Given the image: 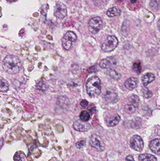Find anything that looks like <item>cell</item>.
<instances>
[{
  "label": "cell",
  "mask_w": 160,
  "mask_h": 161,
  "mask_svg": "<svg viewBox=\"0 0 160 161\" xmlns=\"http://www.w3.org/2000/svg\"><path fill=\"white\" fill-rule=\"evenodd\" d=\"M3 68L9 74L18 73L22 68V63L18 57L8 55L3 60Z\"/></svg>",
  "instance_id": "obj_1"
},
{
  "label": "cell",
  "mask_w": 160,
  "mask_h": 161,
  "mask_svg": "<svg viewBox=\"0 0 160 161\" xmlns=\"http://www.w3.org/2000/svg\"><path fill=\"white\" fill-rule=\"evenodd\" d=\"M86 90L87 94L92 97H95L101 92V81L97 76L90 77L86 83Z\"/></svg>",
  "instance_id": "obj_2"
},
{
  "label": "cell",
  "mask_w": 160,
  "mask_h": 161,
  "mask_svg": "<svg viewBox=\"0 0 160 161\" xmlns=\"http://www.w3.org/2000/svg\"><path fill=\"white\" fill-rule=\"evenodd\" d=\"M103 25V21L101 18L99 17H94L88 22V30L92 34H97L101 30Z\"/></svg>",
  "instance_id": "obj_3"
},
{
  "label": "cell",
  "mask_w": 160,
  "mask_h": 161,
  "mask_svg": "<svg viewBox=\"0 0 160 161\" xmlns=\"http://www.w3.org/2000/svg\"><path fill=\"white\" fill-rule=\"evenodd\" d=\"M118 40L114 36H109L101 46L102 50L105 52H111L116 49L118 44Z\"/></svg>",
  "instance_id": "obj_4"
},
{
  "label": "cell",
  "mask_w": 160,
  "mask_h": 161,
  "mask_svg": "<svg viewBox=\"0 0 160 161\" xmlns=\"http://www.w3.org/2000/svg\"><path fill=\"white\" fill-rule=\"evenodd\" d=\"M77 36L74 32L68 31L62 39V45L65 50H69L72 46V42L77 40Z\"/></svg>",
  "instance_id": "obj_5"
},
{
  "label": "cell",
  "mask_w": 160,
  "mask_h": 161,
  "mask_svg": "<svg viewBox=\"0 0 160 161\" xmlns=\"http://www.w3.org/2000/svg\"><path fill=\"white\" fill-rule=\"evenodd\" d=\"M91 147L99 151H103L105 148V145L101 137L96 134L92 135L90 140Z\"/></svg>",
  "instance_id": "obj_6"
},
{
  "label": "cell",
  "mask_w": 160,
  "mask_h": 161,
  "mask_svg": "<svg viewBox=\"0 0 160 161\" xmlns=\"http://www.w3.org/2000/svg\"><path fill=\"white\" fill-rule=\"evenodd\" d=\"M130 147L136 151L141 152L143 149L144 142L142 138L139 135L132 136L130 139Z\"/></svg>",
  "instance_id": "obj_7"
},
{
  "label": "cell",
  "mask_w": 160,
  "mask_h": 161,
  "mask_svg": "<svg viewBox=\"0 0 160 161\" xmlns=\"http://www.w3.org/2000/svg\"><path fill=\"white\" fill-rule=\"evenodd\" d=\"M54 14L59 19H64L67 15L66 7L62 3H57L54 8Z\"/></svg>",
  "instance_id": "obj_8"
},
{
  "label": "cell",
  "mask_w": 160,
  "mask_h": 161,
  "mask_svg": "<svg viewBox=\"0 0 160 161\" xmlns=\"http://www.w3.org/2000/svg\"><path fill=\"white\" fill-rule=\"evenodd\" d=\"M73 127L77 131L84 132L87 131L91 128V125L88 122H84L80 119L74 122Z\"/></svg>",
  "instance_id": "obj_9"
},
{
  "label": "cell",
  "mask_w": 160,
  "mask_h": 161,
  "mask_svg": "<svg viewBox=\"0 0 160 161\" xmlns=\"http://www.w3.org/2000/svg\"><path fill=\"white\" fill-rule=\"evenodd\" d=\"M139 80L136 77H132L127 79L125 82V86L127 90H132L138 85Z\"/></svg>",
  "instance_id": "obj_10"
},
{
  "label": "cell",
  "mask_w": 160,
  "mask_h": 161,
  "mask_svg": "<svg viewBox=\"0 0 160 161\" xmlns=\"http://www.w3.org/2000/svg\"><path fill=\"white\" fill-rule=\"evenodd\" d=\"M104 99L108 103H115L118 100L117 95L115 92L108 91L104 95Z\"/></svg>",
  "instance_id": "obj_11"
},
{
  "label": "cell",
  "mask_w": 160,
  "mask_h": 161,
  "mask_svg": "<svg viewBox=\"0 0 160 161\" xmlns=\"http://www.w3.org/2000/svg\"><path fill=\"white\" fill-rule=\"evenodd\" d=\"M149 148L153 153L160 155V139L153 140L149 144Z\"/></svg>",
  "instance_id": "obj_12"
},
{
  "label": "cell",
  "mask_w": 160,
  "mask_h": 161,
  "mask_svg": "<svg viewBox=\"0 0 160 161\" xmlns=\"http://www.w3.org/2000/svg\"><path fill=\"white\" fill-rule=\"evenodd\" d=\"M115 65V60L112 58H107L102 59L100 63L99 66L103 69H108Z\"/></svg>",
  "instance_id": "obj_13"
},
{
  "label": "cell",
  "mask_w": 160,
  "mask_h": 161,
  "mask_svg": "<svg viewBox=\"0 0 160 161\" xmlns=\"http://www.w3.org/2000/svg\"><path fill=\"white\" fill-rule=\"evenodd\" d=\"M156 79L155 75L153 74L149 73L144 75L142 78V80L144 86H147L149 83L153 82Z\"/></svg>",
  "instance_id": "obj_14"
},
{
  "label": "cell",
  "mask_w": 160,
  "mask_h": 161,
  "mask_svg": "<svg viewBox=\"0 0 160 161\" xmlns=\"http://www.w3.org/2000/svg\"><path fill=\"white\" fill-rule=\"evenodd\" d=\"M121 14V10L117 7H113L109 8L106 12L107 16L110 18L120 16Z\"/></svg>",
  "instance_id": "obj_15"
},
{
  "label": "cell",
  "mask_w": 160,
  "mask_h": 161,
  "mask_svg": "<svg viewBox=\"0 0 160 161\" xmlns=\"http://www.w3.org/2000/svg\"><path fill=\"white\" fill-rule=\"evenodd\" d=\"M121 120L120 116L118 114H116L111 118H108L106 120L107 125L109 127H114L118 125V123Z\"/></svg>",
  "instance_id": "obj_16"
},
{
  "label": "cell",
  "mask_w": 160,
  "mask_h": 161,
  "mask_svg": "<svg viewBox=\"0 0 160 161\" xmlns=\"http://www.w3.org/2000/svg\"><path fill=\"white\" fill-rule=\"evenodd\" d=\"M139 161H157V158L154 155L151 154H141L139 157Z\"/></svg>",
  "instance_id": "obj_17"
},
{
  "label": "cell",
  "mask_w": 160,
  "mask_h": 161,
  "mask_svg": "<svg viewBox=\"0 0 160 161\" xmlns=\"http://www.w3.org/2000/svg\"><path fill=\"white\" fill-rule=\"evenodd\" d=\"M26 155L24 152L22 151H17L14 156L15 161H25L26 160Z\"/></svg>",
  "instance_id": "obj_18"
},
{
  "label": "cell",
  "mask_w": 160,
  "mask_h": 161,
  "mask_svg": "<svg viewBox=\"0 0 160 161\" xmlns=\"http://www.w3.org/2000/svg\"><path fill=\"white\" fill-rule=\"evenodd\" d=\"M137 108L132 104H126L124 107V110L126 113L132 114L134 113L137 110Z\"/></svg>",
  "instance_id": "obj_19"
},
{
  "label": "cell",
  "mask_w": 160,
  "mask_h": 161,
  "mask_svg": "<svg viewBox=\"0 0 160 161\" xmlns=\"http://www.w3.org/2000/svg\"><path fill=\"white\" fill-rule=\"evenodd\" d=\"M130 29V23L127 20H126L123 23L121 28V32L124 35H126L128 34Z\"/></svg>",
  "instance_id": "obj_20"
},
{
  "label": "cell",
  "mask_w": 160,
  "mask_h": 161,
  "mask_svg": "<svg viewBox=\"0 0 160 161\" xmlns=\"http://www.w3.org/2000/svg\"><path fill=\"white\" fill-rule=\"evenodd\" d=\"M9 89V84L7 80L1 79L0 81V91L2 92H6Z\"/></svg>",
  "instance_id": "obj_21"
},
{
  "label": "cell",
  "mask_w": 160,
  "mask_h": 161,
  "mask_svg": "<svg viewBox=\"0 0 160 161\" xmlns=\"http://www.w3.org/2000/svg\"><path fill=\"white\" fill-rule=\"evenodd\" d=\"M129 99L130 102H131V104L138 108L139 101H140V98L138 96L136 95H132L130 97Z\"/></svg>",
  "instance_id": "obj_22"
},
{
  "label": "cell",
  "mask_w": 160,
  "mask_h": 161,
  "mask_svg": "<svg viewBox=\"0 0 160 161\" xmlns=\"http://www.w3.org/2000/svg\"><path fill=\"white\" fill-rule=\"evenodd\" d=\"M80 119L84 122H88L90 119V114L86 111H83L81 112L80 115Z\"/></svg>",
  "instance_id": "obj_23"
},
{
  "label": "cell",
  "mask_w": 160,
  "mask_h": 161,
  "mask_svg": "<svg viewBox=\"0 0 160 161\" xmlns=\"http://www.w3.org/2000/svg\"><path fill=\"white\" fill-rule=\"evenodd\" d=\"M36 87L38 90L45 91L48 90L49 86L46 82H44V81H39L37 84Z\"/></svg>",
  "instance_id": "obj_24"
},
{
  "label": "cell",
  "mask_w": 160,
  "mask_h": 161,
  "mask_svg": "<svg viewBox=\"0 0 160 161\" xmlns=\"http://www.w3.org/2000/svg\"><path fill=\"white\" fill-rule=\"evenodd\" d=\"M149 5L152 9H157L160 7V0H151Z\"/></svg>",
  "instance_id": "obj_25"
},
{
  "label": "cell",
  "mask_w": 160,
  "mask_h": 161,
  "mask_svg": "<svg viewBox=\"0 0 160 161\" xmlns=\"http://www.w3.org/2000/svg\"><path fill=\"white\" fill-rule=\"evenodd\" d=\"M108 73L112 78H113L114 79H115V80H118L121 77V75L120 74L118 73L115 71L113 70H109Z\"/></svg>",
  "instance_id": "obj_26"
},
{
  "label": "cell",
  "mask_w": 160,
  "mask_h": 161,
  "mask_svg": "<svg viewBox=\"0 0 160 161\" xmlns=\"http://www.w3.org/2000/svg\"><path fill=\"white\" fill-rule=\"evenodd\" d=\"M144 97L146 98H150L152 96V92L147 88H143L142 90Z\"/></svg>",
  "instance_id": "obj_27"
},
{
  "label": "cell",
  "mask_w": 160,
  "mask_h": 161,
  "mask_svg": "<svg viewBox=\"0 0 160 161\" xmlns=\"http://www.w3.org/2000/svg\"><path fill=\"white\" fill-rule=\"evenodd\" d=\"M132 69L137 73H140L142 70V67L140 63H135L133 64Z\"/></svg>",
  "instance_id": "obj_28"
},
{
  "label": "cell",
  "mask_w": 160,
  "mask_h": 161,
  "mask_svg": "<svg viewBox=\"0 0 160 161\" xmlns=\"http://www.w3.org/2000/svg\"><path fill=\"white\" fill-rule=\"evenodd\" d=\"M86 143V142L85 141H81L77 142L76 144V147L79 149H81L85 146Z\"/></svg>",
  "instance_id": "obj_29"
},
{
  "label": "cell",
  "mask_w": 160,
  "mask_h": 161,
  "mask_svg": "<svg viewBox=\"0 0 160 161\" xmlns=\"http://www.w3.org/2000/svg\"><path fill=\"white\" fill-rule=\"evenodd\" d=\"M80 105L83 108H86L88 105V101H87V100H85V99H83V100H82L81 102Z\"/></svg>",
  "instance_id": "obj_30"
},
{
  "label": "cell",
  "mask_w": 160,
  "mask_h": 161,
  "mask_svg": "<svg viewBox=\"0 0 160 161\" xmlns=\"http://www.w3.org/2000/svg\"><path fill=\"white\" fill-rule=\"evenodd\" d=\"M126 161H135V160L132 155H128L126 158Z\"/></svg>",
  "instance_id": "obj_31"
},
{
  "label": "cell",
  "mask_w": 160,
  "mask_h": 161,
  "mask_svg": "<svg viewBox=\"0 0 160 161\" xmlns=\"http://www.w3.org/2000/svg\"><path fill=\"white\" fill-rule=\"evenodd\" d=\"M138 1L139 0H130V3H131L132 4H135L138 2Z\"/></svg>",
  "instance_id": "obj_32"
},
{
  "label": "cell",
  "mask_w": 160,
  "mask_h": 161,
  "mask_svg": "<svg viewBox=\"0 0 160 161\" xmlns=\"http://www.w3.org/2000/svg\"><path fill=\"white\" fill-rule=\"evenodd\" d=\"M157 27L158 28L159 30L160 31V19L157 22Z\"/></svg>",
  "instance_id": "obj_33"
}]
</instances>
